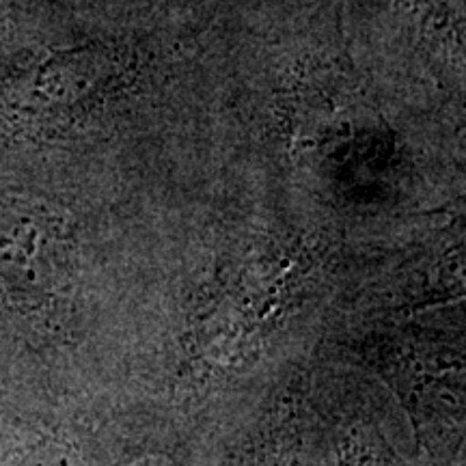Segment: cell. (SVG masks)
Masks as SVG:
<instances>
[{
    "label": "cell",
    "mask_w": 466,
    "mask_h": 466,
    "mask_svg": "<svg viewBox=\"0 0 466 466\" xmlns=\"http://www.w3.org/2000/svg\"><path fill=\"white\" fill-rule=\"evenodd\" d=\"M61 218L37 203L0 195V272L25 285H46L58 270Z\"/></svg>",
    "instance_id": "6da1fadb"
},
{
    "label": "cell",
    "mask_w": 466,
    "mask_h": 466,
    "mask_svg": "<svg viewBox=\"0 0 466 466\" xmlns=\"http://www.w3.org/2000/svg\"><path fill=\"white\" fill-rule=\"evenodd\" d=\"M419 3L436 28H453L462 35V28H458V22H462L460 0H419Z\"/></svg>",
    "instance_id": "7a4b0ae2"
}]
</instances>
